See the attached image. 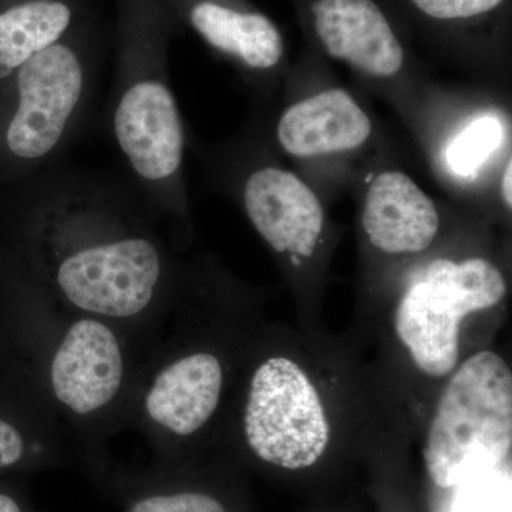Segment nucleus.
<instances>
[{"label":"nucleus","instance_id":"nucleus-1","mask_svg":"<svg viewBox=\"0 0 512 512\" xmlns=\"http://www.w3.org/2000/svg\"><path fill=\"white\" fill-rule=\"evenodd\" d=\"M40 248L46 285L79 315L133 320L163 296V247L106 188L46 190Z\"/></svg>","mask_w":512,"mask_h":512},{"label":"nucleus","instance_id":"nucleus-2","mask_svg":"<svg viewBox=\"0 0 512 512\" xmlns=\"http://www.w3.org/2000/svg\"><path fill=\"white\" fill-rule=\"evenodd\" d=\"M512 373L483 350L461 363L441 393L424 460L437 487L456 488L495 473L511 456Z\"/></svg>","mask_w":512,"mask_h":512},{"label":"nucleus","instance_id":"nucleus-3","mask_svg":"<svg viewBox=\"0 0 512 512\" xmlns=\"http://www.w3.org/2000/svg\"><path fill=\"white\" fill-rule=\"evenodd\" d=\"M505 296L503 271L490 259H433L416 272L403 292L394 328L421 372L448 376L460 359L464 319L495 308Z\"/></svg>","mask_w":512,"mask_h":512},{"label":"nucleus","instance_id":"nucleus-4","mask_svg":"<svg viewBox=\"0 0 512 512\" xmlns=\"http://www.w3.org/2000/svg\"><path fill=\"white\" fill-rule=\"evenodd\" d=\"M245 439L252 453L272 466H315L330 440L328 417L308 375L286 357L258 366L244 410Z\"/></svg>","mask_w":512,"mask_h":512},{"label":"nucleus","instance_id":"nucleus-5","mask_svg":"<svg viewBox=\"0 0 512 512\" xmlns=\"http://www.w3.org/2000/svg\"><path fill=\"white\" fill-rule=\"evenodd\" d=\"M87 86L82 57L63 43L23 63L16 70L15 107L3 134L10 156L30 164L55 156L82 113Z\"/></svg>","mask_w":512,"mask_h":512},{"label":"nucleus","instance_id":"nucleus-6","mask_svg":"<svg viewBox=\"0 0 512 512\" xmlns=\"http://www.w3.org/2000/svg\"><path fill=\"white\" fill-rule=\"evenodd\" d=\"M128 350L117 323L79 315L47 360V384L60 407L90 420L110 410L128 382Z\"/></svg>","mask_w":512,"mask_h":512},{"label":"nucleus","instance_id":"nucleus-7","mask_svg":"<svg viewBox=\"0 0 512 512\" xmlns=\"http://www.w3.org/2000/svg\"><path fill=\"white\" fill-rule=\"evenodd\" d=\"M241 200L252 227L276 254L301 266L325 237L326 211L318 192L288 168L262 164L244 178Z\"/></svg>","mask_w":512,"mask_h":512},{"label":"nucleus","instance_id":"nucleus-8","mask_svg":"<svg viewBox=\"0 0 512 512\" xmlns=\"http://www.w3.org/2000/svg\"><path fill=\"white\" fill-rule=\"evenodd\" d=\"M311 10L326 55L379 86L406 79V52L375 0H315Z\"/></svg>","mask_w":512,"mask_h":512},{"label":"nucleus","instance_id":"nucleus-9","mask_svg":"<svg viewBox=\"0 0 512 512\" xmlns=\"http://www.w3.org/2000/svg\"><path fill=\"white\" fill-rule=\"evenodd\" d=\"M224 367L211 352H190L163 363L144 389L141 412L157 433L187 439L220 407Z\"/></svg>","mask_w":512,"mask_h":512},{"label":"nucleus","instance_id":"nucleus-10","mask_svg":"<svg viewBox=\"0 0 512 512\" xmlns=\"http://www.w3.org/2000/svg\"><path fill=\"white\" fill-rule=\"evenodd\" d=\"M360 225L369 244L384 255H417L439 237L436 201L409 174L377 171L363 190Z\"/></svg>","mask_w":512,"mask_h":512},{"label":"nucleus","instance_id":"nucleus-11","mask_svg":"<svg viewBox=\"0 0 512 512\" xmlns=\"http://www.w3.org/2000/svg\"><path fill=\"white\" fill-rule=\"evenodd\" d=\"M369 113L342 87H330L289 104L278 123L279 147L298 160L348 156L372 140Z\"/></svg>","mask_w":512,"mask_h":512},{"label":"nucleus","instance_id":"nucleus-12","mask_svg":"<svg viewBox=\"0 0 512 512\" xmlns=\"http://www.w3.org/2000/svg\"><path fill=\"white\" fill-rule=\"evenodd\" d=\"M436 134L431 158L444 181L458 188L481 183L510 146L507 116L487 104L461 111Z\"/></svg>","mask_w":512,"mask_h":512},{"label":"nucleus","instance_id":"nucleus-13","mask_svg":"<svg viewBox=\"0 0 512 512\" xmlns=\"http://www.w3.org/2000/svg\"><path fill=\"white\" fill-rule=\"evenodd\" d=\"M191 25L208 45L254 72H272L284 60V40L268 16L204 0L191 10Z\"/></svg>","mask_w":512,"mask_h":512},{"label":"nucleus","instance_id":"nucleus-14","mask_svg":"<svg viewBox=\"0 0 512 512\" xmlns=\"http://www.w3.org/2000/svg\"><path fill=\"white\" fill-rule=\"evenodd\" d=\"M72 10L60 0H30L0 13V77L60 42Z\"/></svg>","mask_w":512,"mask_h":512},{"label":"nucleus","instance_id":"nucleus-15","mask_svg":"<svg viewBox=\"0 0 512 512\" xmlns=\"http://www.w3.org/2000/svg\"><path fill=\"white\" fill-rule=\"evenodd\" d=\"M127 512H227L220 500L201 491L156 493L138 498Z\"/></svg>","mask_w":512,"mask_h":512},{"label":"nucleus","instance_id":"nucleus-16","mask_svg":"<svg viewBox=\"0 0 512 512\" xmlns=\"http://www.w3.org/2000/svg\"><path fill=\"white\" fill-rule=\"evenodd\" d=\"M420 12L437 20H466L487 15L504 0H412Z\"/></svg>","mask_w":512,"mask_h":512},{"label":"nucleus","instance_id":"nucleus-17","mask_svg":"<svg viewBox=\"0 0 512 512\" xmlns=\"http://www.w3.org/2000/svg\"><path fill=\"white\" fill-rule=\"evenodd\" d=\"M494 473L460 485L466 488L458 497V512H505V494L497 493Z\"/></svg>","mask_w":512,"mask_h":512},{"label":"nucleus","instance_id":"nucleus-18","mask_svg":"<svg viewBox=\"0 0 512 512\" xmlns=\"http://www.w3.org/2000/svg\"><path fill=\"white\" fill-rule=\"evenodd\" d=\"M28 451V441L22 431L9 421L0 419V470L16 466Z\"/></svg>","mask_w":512,"mask_h":512},{"label":"nucleus","instance_id":"nucleus-19","mask_svg":"<svg viewBox=\"0 0 512 512\" xmlns=\"http://www.w3.org/2000/svg\"><path fill=\"white\" fill-rule=\"evenodd\" d=\"M511 156L508 157V160H505V163L503 164V168H501V174H500V184H498V187H500V197L501 201H503L504 207L508 208V211H511L512 207V194H511V174H512V167H511Z\"/></svg>","mask_w":512,"mask_h":512},{"label":"nucleus","instance_id":"nucleus-20","mask_svg":"<svg viewBox=\"0 0 512 512\" xmlns=\"http://www.w3.org/2000/svg\"><path fill=\"white\" fill-rule=\"evenodd\" d=\"M0 512H22V510L12 497L0 494Z\"/></svg>","mask_w":512,"mask_h":512}]
</instances>
